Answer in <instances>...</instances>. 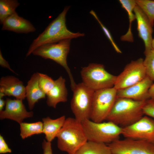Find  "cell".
Listing matches in <instances>:
<instances>
[{
    "instance_id": "6",
    "label": "cell",
    "mask_w": 154,
    "mask_h": 154,
    "mask_svg": "<svg viewBox=\"0 0 154 154\" xmlns=\"http://www.w3.org/2000/svg\"><path fill=\"white\" fill-rule=\"evenodd\" d=\"M80 73L82 82L94 91L114 87L117 78L108 72L103 65L97 63L83 68Z\"/></svg>"
},
{
    "instance_id": "13",
    "label": "cell",
    "mask_w": 154,
    "mask_h": 154,
    "mask_svg": "<svg viewBox=\"0 0 154 154\" xmlns=\"http://www.w3.org/2000/svg\"><path fill=\"white\" fill-rule=\"evenodd\" d=\"M153 82L147 76L131 86L117 91V98H125L137 101H145L150 99L149 90Z\"/></svg>"
},
{
    "instance_id": "26",
    "label": "cell",
    "mask_w": 154,
    "mask_h": 154,
    "mask_svg": "<svg viewBox=\"0 0 154 154\" xmlns=\"http://www.w3.org/2000/svg\"><path fill=\"white\" fill-rule=\"evenodd\" d=\"M39 86L46 95L54 86L55 80L46 74L39 73Z\"/></svg>"
},
{
    "instance_id": "34",
    "label": "cell",
    "mask_w": 154,
    "mask_h": 154,
    "mask_svg": "<svg viewBox=\"0 0 154 154\" xmlns=\"http://www.w3.org/2000/svg\"><path fill=\"white\" fill-rule=\"evenodd\" d=\"M151 45L152 48L154 49V38H153L152 40Z\"/></svg>"
},
{
    "instance_id": "28",
    "label": "cell",
    "mask_w": 154,
    "mask_h": 154,
    "mask_svg": "<svg viewBox=\"0 0 154 154\" xmlns=\"http://www.w3.org/2000/svg\"><path fill=\"white\" fill-rule=\"evenodd\" d=\"M144 115L154 119V99L150 98L145 102L143 109Z\"/></svg>"
},
{
    "instance_id": "3",
    "label": "cell",
    "mask_w": 154,
    "mask_h": 154,
    "mask_svg": "<svg viewBox=\"0 0 154 154\" xmlns=\"http://www.w3.org/2000/svg\"><path fill=\"white\" fill-rule=\"evenodd\" d=\"M56 137L58 149L68 154H74L88 141L81 122L71 117L66 118Z\"/></svg>"
},
{
    "instance_id": "12",
    "label": "cell",
    "mask_w": 154,
    "mask_h": 154,
    "mask_svg": "<svg viewBox=\"0 0 154 154\" xmlns=\"http://www.w3.org/2000/svg\"><path fill=\"white\" fill-rule=\"evenodd\" d=\"M5 102V109L0 112L1 119H9L20 124L24 119L33 116V112L27 110L23 100L7 98Z\"/></svg>"
},
{
    "instance_id": "29",
    "label": "cell",
    "mask_w": 154,
    "mask_h": 154,
    "mask_svg": "<svg viewBox=\"0 0 154 154\" xmlns=\"http://www.w3.org/2000/svg\"><path fill=\"white\" fill-rule=\"evenodd\" d=\"M11 149H10L3 137L0 135V153H11Z\"/></svg>"
},
{
    "instance_id": "32",
    "label": "cell",
    "mask_w": 154,
    "mask_h": 154,
    "mask_svg": "<svg viewBox=\"0 0 154 154\" xmlns=\"http://www.w3.org/2000/svg\"><path fill=\"white\" fill-rule=\"evenodd\" d=\"M149 94L150 98L154 99V83H153L149 90Z\"/></svg>"
},
{
    "instance_id": "24",
    "label": "cell",
    "mask_w": 154,
    "mask_h": 154,
    "mask_svg": "<svg viewBox=\"0 0 154 154\" xmlns=\"http://www.w3.org/2000/svg\"><path fill=\"white\" fill-rule=\"evenodd\" d=\"M137 5L142 10L147 17L151 25H154V1L151 0H136Z\"/></svg>"
},
{
    "instance_id": "25",
    "label": "cell",
    "mask_w": 154,
    "mask_h": 154,
    "mask_svg": "<svg viewBox=\"0 0 154 154\" xmlns=\"http://www.w3.org/2000/svg\"><path fill=\"white\" fill-rule=\"evenodd\" d=\"M145 58L143 63L146 76L153 82L154 81V49H152L145 54Z\"/></svg>"
},
{
    "instance_id": "11",
    "label": "cell",
    "mask_w": 154,
    "mask_h": 154,
    "mask_svg": "<svg viewBox=\"0 0 154 154\" xmlns=\"http://www.w3.org/2000/svg\"><path fill=\"white\" fill-rule=\"evenodd\" d=\"M122 135L125 138L154 142V119L144 115L135 123L122 128Z\"/></svg>"
},
{
    "instance_id": "16",
    "label": "cell",
    "mask_w": 154,
    "mask_h": 154,
    "mask_svg": "<svg viewBox=\"0 0 154 154\" xmlns=\"http://www.w3.org/2000/svg\"><path fill=\"white\" fill-rule=\"evenodd\" d=\"M2 25V30L19 33H28L34 32L36 30L29 21L19 16L16 12L7 18Z\"/></svg>"
},
{
    "instance_id": "17",
    "label": "cell",
    "mask_w": 154,
    "mask_h": 154,
    "mask_svg": "<svg viewBox=\"0 0 154 154\" xmlns=\"http://www.w3.org/2000/svg\"><path fill=\"white\" fill-rule=\"evenodd\" d=\"M65 82L62 76L55 80L54 86L46 94V102L48 106L56 108L58 103L67 101L68 91Z\"/></svg>"
},
{
    "instance_id": "1",
    "label": "cell",
    "mask_w": 154,
    "mask_h": 154,
    "mask_svg": "<svg viewBox=\"0 0 154 154\" xmlns=\"http://www.w3.org/2000/svg\"><path fill=\"white\" fill-rule=\"evenodd\" d=\"M70 7L69 6H66L62 12L49 24L44 30L33 40L26 54V57L32 53L37 48L43 44L57 42L65 39H71L84 36V33H73L67 28L66 15Z\"/></svg>"
},
{
    "instance_id": "10",
    "label": "cell",
    "mask_w": 154,
    "mask_h": 154,
    "mask_svg": "<svg viewBox=\"0 0 154 154\" xmlns=\"http://www.w3.org/2000/svg\"><path fill=\"white\" fill-rule=\"evenodd\" d=\"M141 58L131 61L127 65L118 76L114 87L119 90L131 86L144 79L146 76Z\"/></svg>"
},
{
    "instance_id": "30",
    "label": "cell",
    "mask_w": 154,
    "mask_h": 154,
    "mask_svg": "<svg viewBox=\"0 0 154 154\" xmlns=\"http://www.w3.org/2000/svg\"><path fill=\"white\" fill-rule=\"evenodd\" d=\"M43 154H53L51 142L44 140L42 144Z\"/></svg>"
},
{
    "instance_id": "33",
    "label": "cell",
    "mask_w": 154,
    "mask_h": 154,
    "mask_svg": "<svg viewBox=\"0 0 154 154\" xmlns=\"http://www.w3.org/2000/svg\"><path fill=\"white\" fill-rule=\"evenodd\" d=\"M5 104V100H4L3 98H0V112L3 110Z\"/></svg>"
},
{
    "instance_id": "15",
    "label": "cell",
    "mask_w": 154,
    "mask_h": 154,
    "mask_svg": "<svg viewBox=\"0 0 154 154\" xmlns=\"http://www.w3.org/2000/svg\"><path fill=\"white\" fill-rule=\"evenodd\" d=\"M0 93L23 100L26 97L25 87L22 81L13 76L2 77L0 80Z\"/></svg>"
},
{
    "instance_id": "19",
    "label": "cell",
    "mask_w": 154,
    "mask_h": 154,
    "mask_svg": "<svg viewBox=\"0 0 154 154\" xmlns=\"http://www.w3.org/2000/svg\"><path fill=\"white\" fill-rule=\"evenodd\" d=\"M66 119L64 116L55 119H52L48 117L42 119L43 133L45 135L46 141L51 142L56 137Z\"/></svg>"
},
{
    "instance_id": "31",
    "label": "cell",
    "mask_w": 154,
    "mask_h": 154,
    "mask_svg": "<svg viewBox=\"0 0 154 154\" xmlns=\"http://www.w3.org/2000/svg\"><path fill=\"white\" fill-rule=\"evenodd\" d=\"M0 66L4 68H7L12 72L17 74L11 68L8 62L3 57L1 51L0 50Z\"/></svg>"
},
{
    "instance_id": "5",
    "label": "cell",
    "mask_w": 154,
    "mask_h": 154,
    "mask_svg": "<svg viewBox=\"0 0 154 154\" xmlns=\"http://www.w3.org/2000/svg\"><path fill=\"white\" fill-rule=\"evenodd\" d=\"M71 40L70 39H65L57 42L43 44L37 48L32 54L45 59L52 60L62 66L68 75L70 86L72 90L76 84L67 62V56L70 49Z\"/></svg>"
},
{
    "instance_id": "4",
    "label": "cell",
    "mask_w": 154,
    "mask_h": 154,
    "mask_svg": "<svg viewBox=\"0 0 154 154\" xmlns=\"http://www.w3.org/2000/svg\"><path fill=\"white\" fill-rule=\"evenodd\" d=\"M81 123L88 141L107 144L122 135V128L110 121L97 123L87 119Z\"/></svg>"
},
{
    "instance_id": "20",
    "label": "cell",
    "mask_w": 154,
    "mask_h": 154,
    "mask_svg": "<svg viewBox=\"0 0 154 154\" xmlns=\"http://www.w3.org/2000/svg\"><path fill=\"white\" fill-rule=\"evenodd\" d=\"M119 3L122 7L127 11L129 19V27L127 32L121 36V39L123 41L130 42L133 41V34L131 31V26L132 22L136 19V17L133 10L136 5V0H119Z\"/></svg>"
},
{
    "instance_id": "27",
    "label": "cell",
    "mask_w": 154,
    "mask_h": 154,
    "mask_svg": "<svg viewBox=\"0 0 154 154\" xmlns=\"http://www.w3.org/2000/svg\"><path fill=\"white\" fill-rule=\"evenodd\" d=\"M90 13L98 21L105 35L111 42L115 50L117 53H121V51L114 41L110 31L101 22L95 12L94 11L92 10L90 11Z\"/></svg>"
},
{
    "instance_id": "2",
    "label": "cell",
    "mask_w": 154,
    "mask_h": 154,
    "mask_svg": "<svg viewBox=\"0 0 154 154\" xmlns=\"http://www.w3.org/2000/svg\"><path fill=\"white\" fill-rule=\"evenodd\" d=\"M146 101L117 98L106 120L122 128L132 125L144 116L143 109Z\"/></svg>"
},
{
    "instance_id": "9",
    "label": "cell",
    "mask_w": 154,
    "mask_h": 154,
    "mask_svg": "<svg viewBox=\"0 0 154 154\" xmlns=\"http://www.w3.org/2000/svg\"><path fill=\"white\" fill-rule=\"evenodd\" d=\"M112 154H154V142L125 138L107 144Z\"/></svg>"
},
{
    "instance_id": "14",
    "label": "cell",
    "mask_w": 154,
    "mask_h": 154,
    "mask_svg": "<svg viewBox=\"0 0 154 154\" xmlns=\"http://www.w3.org/2000/svg\"><path fill=\"white\" fill-rule=\"evenodd\" d=\"M133 11L137 21L138 36L144 44V53L145 54L152 49L151 44L153 39V27L147 16L139 6L136 5Z\"/></svg>"
},
{
    "instance_id": "23",
    "label": "cell",
    "mask_w": 154,
    "mask_h": 154,
    "mask_svg": "<svg viewBox=\"0 0 154 154\" xmlns=\"http://www.w3.org/2000/svg\"><path fill=\"white\" fill-rule=\"evenodd\" d=\"M20 3L17 0H0V23L2 24L8 17L16 12Z\"/></svg>"
},
{
    "instance_id": "7",
    "label": "cell",
    "mask_w": 154,
    "mask_h": 154,
    "mask_svg": "<svg viewBox=\"0 0 154 154\" xmlns=\"http://www.w3.org/2000/svg\"><path fill=\"white\" fill-rule=\"evenodd\" d=\"M72 91L70 106L75 118L80 122L90 119L94 91L82 82L76 84Z\"/></svg>"
},
{
    "instance_id": "22",
    "label": "cell",
    "mask_w": 154,
    "mask_h": 154,
    "mask_svg": "<svg viewBox=\"0 0 154 154\" xmlns=\"http://www.w3.org/2000/svg\"><path fill=\"white\" fill-rule=\"evenodd\" d=\"M20 125V135L22 139H25L34 135L43 133V124L41 121L32 123L22 122Z\"/></svg>"
},
{
    "instance_id": "21",
    "label": "cell",
    "mask_w": 154,
    "mask_h": 154,
    "mask_svg": "<svg viewBox=\"0 0 154 154\" xmlns=\"http://www.w3.org/2000/svg\"><path fill=\"white\" fill-rule=\"evenodd\" d=\"M74 154H112L107 144L87 141Z\"/></svg>"
},
{
    "instance_id": "8",
    "label": "cell",
    "mask_w": 154,
    "mask_h": 154,
    "mask_svg": "<svg viewBox=\"0 0 154 154\" xmlns=\"http://www.w3.org/2000/svg\"><path fill=\"white\" fill-rule=\"evenodd\" d=\"M114 87L94 91L90 119L96 122L106 120L117 98Z\"/></svg>"
},
{
    "instance_id": "18",
    "label": "cell",
    "mask_w": 154,
    "mask_h": 154,
    "mask_svg": "<svg viewBox=\"0 0 154 154\" xmlns=\"http://www.w3.org/2000/svg\"><path fill=\"white\" fill-rule=\"evenodd\" d=\"M39 73H34L25 87L26 97L30 110L33 109L35 104L39 100L45 98L46 96L39 86Z\"/></svg>"
}]
</instances>
